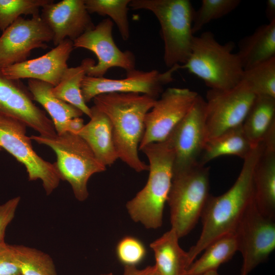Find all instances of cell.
<instances>
[{
    "label": "cell",
    "instance_id": "obj_21",
    "mask_svg": "<svg viewBox=\"0 0 275 275\" xmlns=\"http://www.w3.org/2000/svg\"><path fill=\"white\" fill-rule=\"evenodd\" d=\"M238 46L236 54L244 70L275 57V21L259 26Z\"/></svg>",
    "mask_w": 275,
    "mask_h": 275
},
{
    "label": "cell",
    "instance_id": "obj_39",
    "mask_svg": "<svg viewBox=\"0 0 275 275\" xmlns=\"http://www.w3.org/2000/svg\"><path fill=\"white\" fill-rule=\"evenodd\" d=\"M146 275H161L157 270L155 265L151 266L150 268Z\"/></svg>",
    "mask_w": 275,
    "mask_h": 275
},
{
    "label": "cell",
    "instance_id": "obj_7",
    "mask_svg": "<svg viewBox=\"0 0 275 275\" xmlns=\"http://www.w3.org/2000/svg\"><path fill=\"white\" fill-rule=\"evenodd\" d=\"M209 187V167L197 164L173 173L167 202L171 228L179 238L197 224L210 195Z\"/></svg>",
    "mask_w": 275,
    "mask_h": 275
},
{
    "label": "cell",
    "instance_id": "obj_15",
    "mask_svg": "<svg viewBox=\"0 0 275 275\" xmlns=\"http://www.w3.org/2000/svg\"><path fill=\"white\" fill-rule=\"evenodd\" d=\"M114 22L110 18L103 19L95 27L73 41L74 48H82L93 52L97 64L90 66L87 75L103 77L108 69L119 67L126 72L135 69V59L130 51H122L114 42L112 31Z\"/></svg>",
    "mask_w": 275,
    "mask_h": 275
},
{
    "label": "cell",
    "instance_id": "obj_16",
    "mask_svg": "<svg viewBox=\"0 0 275 275\" xmlns=\"http://www.w3.org/2000/svg\"><path fill=\"white\" fill-rule=\"evenodd\" d=\"M33 101L28 88L20 80L9 79L0 70V115L23 122L40 135H55L57 132L51 120Z\"/></svg>",
    "mask_w": 275,
    "mask_h": 275
},
{
    "label": "cell",
    "instance_id": "obj_8",
    "mask_svg": "<svg viewBox=\"0 0 275 275\" xmlns=\"http://www.w3.org/2000/svg\"><path fill=\"white\" fill-rule=\"evenodd\" d=\"M26 124L11 117L0 115V147L25 168L30 181L40 179L46 195L59 186L61 180L55 162L44 160L34 150Z\"/></svg>",
    "mask_w": 275,
    "mask_h": 275
},
{
    "label": "cell",
    "instance_id": "obj_20",
    "mask_svg": "<svg viewBox=\"0 0 275 275\" xmlns=\"http://www.w3.org/2000/svg\"><path fill=\"white\" fill-rule=\"evenodd\" d=\"M89 122L77 134L89 145L98 160L104 166H110L119 159L107 116L93 105Z\"/></svg>",
    "mask_w": 275,
    "mask_h": 275
},
{
    "label": "cell",
    "instance_id": "obj_18",
    "mask_svg": "<svg viewBox=\"0 0 275 275\" xmlns=\"http://www.w3.org/2000/svg\"><path fill=\"white\" fill-rule=\"evenodd\" d=\"M73 49V41L67 39L41 57L27 60L0 70L9 79H33L54 87L59 84L68 67L67 62Z\"/></svg>",
    "mask_w": 275,
    "mask_h": 275
},
{
    "label": "cell",
    "instance_id": "obj_34",
    "mask_svg": "<svg viewBox=\"0 0 275 275\" xmlns=\"http://www.w3.org/2000/svg\"><path fill=\"white\" fill-rule=\"evenodd\" d=\"M0 275H21L14 245L0 243Z\"/></svg>",
    "mask_w": 275,
    "mask_h": 275
},
{
    "label": "cell",
    "instance_id": "obj_6",
    "mask_svg": "<svg viewBox=\"0 0 275 275\" xmlns=\"http://www.w3.org/2000/svg\"><path fill=\"white\" fill-rule=\"evenodd\" d=\"M30 138L55 152V163L61 180L70 184L77 200H86L89 196L87 184L90 178L106 169L86 142L78 134L69 131L51 137L33 135Z\"/></svg>",
    "mask_w": 275,
    "mask_h": 275
},
{
    "label": "cell",
    "instance_id": "obj_23",
    "mask_svg": "<svg viewBox=\"0 0 275 275\" xmlns=\"http://www.w3.org/2000/svg\"><path fill=\"white\" fill-rule=\"evenodd\" d=\"M28 85L33 100L40 103L50 115L57 134L66 131V124L69 120L83 115L76 107L53 96L51 89L54 86L52 85L29 79Z\"/></svg>",
    "mask_w": 275,
    "mask_h": 275
},
{
    "label": "cell",
    "instance_id": "obj_13",
    "mask_svg": "<svg viewBox=\"0 0 275 275\" xmlns=\"http://www.w3.org/2000/svg\"><path fill=\"white\" fill-rule=\"evenodd\" d=\"M198 94L188 88H169L163 91L145 119V130L139 145L164 141L193 105Z\"/></svg>",
    "mask_w": 275,
    "mask_h": 275
},
{
    "label": "cell",
    "instance_id": "obj_22",
    "mask_svg": "<svg viewBox=\"0 0 275 275\" xmlns=\"http://www.w3.org/2000/svg\"><path fill=\"white\" fill-rule=\"evenodd\" d=\"M172 228L150 244L155 259L154 265L161 275H185L190 265L187 252L179 245Z\"/></svg>",
    "mask_w": 275,
    "mask_h": 275
},
{
    "label": "cell",
    "instance_id": "obj_35",
    "mask_svg": "<svg viewBox=\"0 0 275 275\" xmlns=\"http://www.w3.org/2000/svg\"><path fill=\"white\" fill-rule=\"evenodd\" d=\"M20 201V197L18 196L0 205V243L5 242L6 230L15 216Z\"/></svg>",
    "mask_w": 275,
    "mask_h": 275
},
{
    "label": "cell",
    "instance_id": "obj_41",
    "mask_svg": "<svg viewBox=\"0 0 275 275\" xmlns=\"http://www.w3.org/2000/svg\"><path fill=\"white\" fill-rule=\"evenodd\" d=\"M100 275H113V274H112V273H108L102 274H100Z\"/></svg>",
    "mask_w": 275,
    "mask_h": 275
},
{
    "label": "cell",
    "instance_id": "obj_40",
    "mask_svg": "<svg viewBox=\"0 0 275 275\" xmlns=\"http://www.w3.org/2000/svg\"><path fill=\"white\" fill-rule=\"evenodd\" d=\"M199 275H220L217 270L208 271Z\"/></svg>",
    "mask_w": 275,
    "mask_h": 275
},
{
    "label": "cell",
    "instance_id": "obj_5",
    "mask_svg": "<svg viewBox=\"0 0 275 275\" xmlns=\"http://www.w3.org/2000/svg\"><path fill=\"white\" fill-rule=\"evenodd\" d=\"M133 10L152 12L158 19L164 42L163 61L169 68L188 60L195 35L192 26L195 10L189 0H130Z\"/></svg>",
    "mask_w": 275,
    "mask_h": 275
},
{
    "label": "cell",
    "instance_id": "obj_27",
    "mask_svg": "<svg viewBox=\"0 0 275 275\" xmlns=\"http://www.w3.org/2000/svg\"><path fill=\"white\" fill-rule=\"evenodd\" d=\"M204 251V253L200 258L189 265L185 275H199L217 270L221 265L229 261L237 251L234 233L218 238L209 244Z\"/></svg>",
    "mask_w": 275,
    "mask_h": 275
},
{
    "label": "cell",
    "instance_id": "obj_1",
    "mask_svg": "<svg viewBox=\"0 0 275 275\" xmlns=\"http://www.w3.org/2000/svg\"><path fill=\"white\" fill-rule=\"evenodd\" d=\"M262 148V143L254 147L243 159L241 171L230 189L221 195L209 197L200 217L201 233L196 244L187 252L190 264L212 242L234 232L254 200V170Z\"/></svg>",
    "mask_w": 275,
    "mask_h": 275
},
{
    "label": "cell",
    "instance_id": "obj_10",
    "mask_svg": "<svg viewBox=\"0 0 275 275\" xmlns=\"http://www.w3.org/2000/svg\"><path fill=\"white\" fill-rule=\"evenodd\" d=\"M256 96L243 80L229 89H209L205 100L206 142L241 125Z\"/></svg>",
    "mask_w": 275,
    "mask_h": 275
},
{
    "label": "cell",
    "instance_id": "obj_4",
    "mask_svg": "<svg viewBox=\"0 0 275 275\" xmlns=\"http://www.w3.org/2000/svg\"><path fill=\"white\" fill-rule=\"evenodd\" d=\"M235 44L219 43L214 34L204 32L195 36L187 62L181 68L201 79L210 89L232 88L242 80L244 70L236 53L232 52Z\"/></svg>",
    "mask_w": 275,
    "mask_h": 275
},
{
    "label": "cell",
    "instance_id": "obj_38",
    "mask_svg": "<svg viewBox=\"0 0 275 275\" xmlns=\"http://www.w3.org/2000/svg\"><path fill=\"white\" fill-rule=\"evenodd\" d=\"M150 266H147L143 269H139L136 266H125L123 275H146Z\"/></svg>",
    "mask_w": 275,
    "mask_h": 275
},
{
    "label": "cell",
    "instance_id": "obj_3",
    "mask_svg": "<svg viewBox=\"0 0 275 275\" xmlns=\"http://www.w3.org/2000/svg\"><path fill=\"white\" fill-rule=\"evenodd\" d=\"M141 150L149 161L148 179L126 207L134 222L155 229L162 225L163 209L173 177L174 152L166 140L149 144Z\"/></svg>",
    "mask_w": 275,
    "mask_h": 275
},
{
    "label": "cell",
    "instance_id": "obj_19",
    "mask_svg": "<svg viewBox=\"0 0 275 275\" xmlns=\"http://www.w3.org/2000/svg\"><path fill=\"white\" fill-rule=\"evenodd\" d=\"M262 143L253 173L254 200L262 214L275 218V130Z\"/></svg>",
    "mask_w": 275,
    "mask_h": 275
},
{
    "label": "cell",
    "instance_id": "obj_17",
    "mask_svg": "<svg viewBox=\"0 0 275 275\" xmlns=\"http://www.w3.org/2000/svg\"><path fill=\"white\" fill-rule=\"evenodd\" d=\"M41 18L53 34L56 46L68 39L72 41L95 27L85 0L52 2L41 9Z\"/></svg>",
    "mask_w": 275,
    "mask_h": 275
},
{
    "label": "cell",
    "instance_id": "obj_12",
    "mask_svg": "<svg viewBox=\"0 0 275 275\" xmlns=\"http://www.w3.org/2000/svg\"><path fill=\"white\" fill-rule=\"evenodd\" d=\"M206 101L198 94L190 109L165 140L172 149L173 173L199 164L206 142Z\"/></svg>",
    "mask_w": 275,
    "mask_h": 275
},
{
    "label": "cell",
    "instance_id": "obj_29",
    "mask_svg": "<svg viewBox=\"0 0 275 275\" xmlns=\"http://www.w3.org/2000/svg\"><path fill=\"white\" fill-rule=\"evenodd\" d=\"M130 0H85L89 14L108 16L115 23L124 41L130 36L127 12Z\"/></svg>",
    "mask_w": 275,
    "mask_h": 275
},
{
    "label": "cell",
    "instance_id": "obj_14",
    "mask_svg": "<svg viewBox=\"0 0 275 275\" xmlns=\"http://www.w3.org/2000/svg\"><path fill=\"white\" fill-rule=\"evenodd\" d=\"M52 39L40 15L19 17L0 36V70L27 60L33 49L47 48Z\"/></svg>",
    "mask_w": 275,
    "mask_h": 275
},
{
    "label": "cell",
    "instance_id": "obj_26",
    "mask_svg": "<svg viewBox=\"0 0 275 275\" xmlns=\"http://www.w3.org/2000/svg\"><path fill=\"white\" fill-rule=\"evenodd\" d=\"M95 64L93 59L86 58L79 65L68 67L59 84L51 89L53 96L76 107L89 118L91 108L82 98L81 85L89 68Z\"/></svg>",
    "mask_w": 275,
    "mask_h": 275
},
{
    "label": "cell",
    "instance_id": "obj_25",
    "mask_svg": "<svg viewBox=\"0 0 275 275\" xmlns=\"http://www.w3.org/2000/svg\"><path fill=\"white\" fill-rule=\"evenodd\" d=\"M254 147L241 125L208 140L199 158V164L205 166L210 161L224 155H234L244 159Z\"/></svg>",
    "mask_w": 275,
    "mask_h": 275
},
{
    "label": "cell",
    "instance_id": "obj_11",
    "mask_svg": "<svg viewBox=\"0 0 275 275\" xmlns=\"http://www.w3.org/2000/svg\"><path fill=\"white\" fill-rule=\"evenodd\" d=\"M180 68L181 65H176L163 72L134 69L127 72L126 77L121 79L86 75L81 85L82 96L86 103L97 95L112 93H139L157 99L163 87L174 80V73Z\"/></svg>",
    "mask_w": 275,
    "mask_h": 275
},
{
    "label": "cell",
    "instance_id": "obj_37",
    "mask_svg": "<svg viewBox=\"0 0 275 275\" xmlns=\"http://www.w3.org/2000/svg\"><path fill=\"white\" fill-rule=\"evenodd\" d=\"M265 13L269 22L275 21V0L266 1Z\"/></svg>",
    "mask_w": 275,
    "mask_h": 275
},
{
    "label": "cell",
    "instance_id": "obj_36",
    "mask_svg": "<svg viewBox=\"0 0 275 275\" xmlns=\"http://www.w3.org/2000/svg\"><path fill=\"white\" fill-rule=\"evenodd\" d=\"M84 125V120L80 117L71 119L67 123L66 131L77 134Z\"/></svg>",
    "mask_w": 275,
    "mask_h": 275
},
{
    "label": "cell",
    "instance_id": "obj_42",
    "mask_svg": "<svg viewBox=\"0 0 275 275\" xmlns=\"http://www.w3.org/2000/svg\"><path fill=\"white\" fill-rule=\"evenodd\" d=\"M2 149L0 147V151L2 150Z\"/></svg>",
    "mask_w": 275,
    "mask_h": 275
},
{
    "label": "cell",
    "instance_id": "obj_32",
    "mask_svg": "<svg viewBox=\"0 0 275 275\" xmlns=\"http://www.w3.org/2000/svg\"><path fill=\"white\" fill-rule=\"evenodd\" d=\"M240 3V0H202L201 6L194 13L192 26L193 34L211 21L228 14Z\"/></svg>",
    "mask_w": 275,
    "mask_h": 275
},
{
    "label": "cell",
    "instance_id": "obj_28",
    "mask_svg": "<svg viewBox=\"0 0 275 275\" xmlns=\"http://www.w3.org/2000/svg\"><path fill=\"white\" fill-rule=\"evenodd\" d=\"M21 275H58L51 257L35 248L14 244Z\"/></svg>",
    "mask_w": 275,
    "mask_h": 275
},
{
    "label": "cell",
    "instance_id": "obj_9",
    "mask_svg": "<svg viewBox=\"0 0 275 275\" xmlns=\"http://www.w3.org/2000/svg\"><path fill=\"white\" fill-rule=\"evenodd\" d=\"M274 219L262 214L254 200L245 210L233 232L243 258L239 275H249L274 250Z\"/></svg>",
    "mask_w": 275,
    "mask_h": 275
},
{
    "label": "cell",
    "instance_id": "obj_31",
    "mask_svg": "<svg viewBox=\"0 0 275 275\" xmlns=\"http://www.w3.org/2000/svg\"><path fill=\"white\" fill-rule=\"evenodd\" d=\"M53 0H0V31H4L22 15L39 14Z\"/></svg>",
    "mask_w": 275,
    "mask_h": 275
},
{
    "label": "cell",
    "instance_id": "obj_30",
    "mask_svg": "<svg viewBox=\"0 0 275 275\" xmlns=\"http://www.w3.org/2000/svg\"><path fill=\"white\" fill-rule=\"evenodd\" d=\"M242 80L256 96L275 98V57L244 70Z\"/></svg>",
    "mask_w": 275,
    "mask_h": 275
},
{
    "label": "cell",
    "instance_id": "obj_33",
    "mask_svg": "<svg viewBox=\"0 0 275 275\" xmlns=\"http://www.w3.org/2000/svg\"><path fill=\"white\" fill-rule=\"evenodd\" d=\"M116 253L118 260L124 266H136L146 257L147 250L140 240L131 236H126L118 242Z\"/></svg>",
    "mask_w": 275,
    "mask_h": 275
},
{
    "label": "cell",
    "instance_id": "obj_24",
    "mask_svg": "<svg viewBox=\"0 0 275 275\" xmlns=\"http://www.w3.org/2000/svg\"><path fill=\"white\" fill-rule=\"evenodd\" d=\"M242 126L252 146L260 144L275 129V98L256 96Z\"/></svg>",
    "mask_w": 275,
    "mask_h": 275
},
{
    "label": "cell",
    "instance_id": "obj_2",
    "mask_svg": "<svg viewBox=\"0 0 275 275\" xmlns=\"http://www.w3.org/2000/svg\"><path fill=\"white\" fill-rule=\"evenodd\" d=\"M94 106L105 114L112 128L119 159L137 172L149 170L139 155L147 113L157 99L135 93L103 94L93 98Z\"/></svg>",
    "mask_w": 275,
    "mask_h": 275
}]
</instances>
